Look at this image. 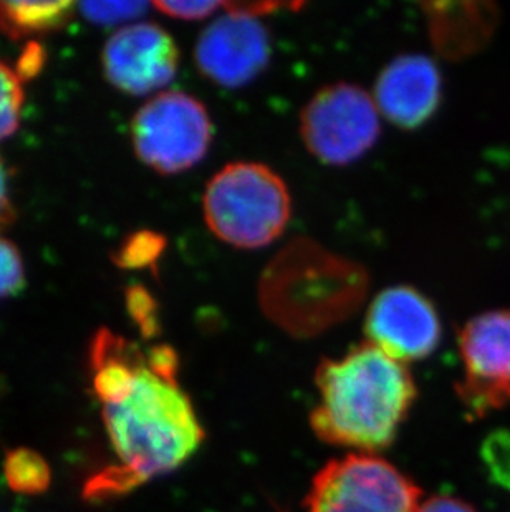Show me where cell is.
Here are the masks:
<instances>
[{
    "instance_id": "obj_1",
    "label": "cell",
    "mask_w": 510,
    "mask_h": 512,
    "mask_svg": "<svg viewBox=\"0 0 510 512\" xmlns=\"http://www.w3.org/2000/svg\"><path fill=\"white\" fill-rule=\"evenodd\" d=\"M90 373L115 461L88 481V499L130 493L198 451L204 431L179 385L173 348L141 350L110 330H98L90 345Z\"/></svg>"
},
{
    "instance_id": "obj_2",
    "label": "cell",
    "mask_w": 510,
    "mask_h": 512,
    "mask_svg": "<svg viewBox=\"0 0 510 512\" xmlns=\"http://www.w3.org/2000/svg\"><path fill=\"white\" fill-rule=\"evenodd\" d=\"M315 382L320 401L310 416L313 431L325 443L355 450L388 448L416 400L405 363L368 340L338 360H322Z\"/></svg>"
},
{
    "instance_id": "obj_3",
    "label": "cell",
    "mask_w": 510,
    "mask_h": 512,
    "mask_svg": "<svg viewBox=\"0 0 510 512\" xmlns=\"http://www.w3.org/2000/svg\"><path fill=\"white\" fill-rule=\"evenodd\" d=\"M365 272L310 242H295L264 276L262 304L295 335H313L357 309Z\"/></svg>"
},
{
    "instance_id": "obj_4",
    "label": "cell",
    "mask_w": 510,
    "mask_h": 512,
    "mask_svg": "<svg viewBox=\"0 0 510 512\" xmlns=\"http://www.w3.org/2000/svg\"><path fill=\"white\" fill-rule=\"evenodd\" d=\"M207 228L239 249L274 242L289 223V189L279 174L260 163L237 161L217 171L203 196Z\"/></svg>"
},
{
    "instance_id": "obj_5",
    "label": "cell",
    "mask_w": 510,
    "mask_h": 512,
    "mask_svg": "<svg viewBox=\"0 0 510 512\" xmlns=\"http://www.w3.org/2000/svg\"><path fill=\"white\" fill-rule=\"evenodd\" d=\"M131 136L145 165L161 174L183 173L206 156L212 123L203 103L188 93L169 90L136 113Z\"/></svg>"
},
{
    "instance_id": "obj_6",
    "label": "cell",
    "mask_w": 510,
    "mask_h": 512,
    "mask_svg": "<svg viewBox=\"0 0 510 512\" xmlns=\"http://www.w3.org/2000/svg\"><path fill=\"white\" fill-rule=\"evenodd\" d=\"M421 491L385 459L348 455L313 478L308 512H416Z\"/></svg>"
},
{
    "instance_id": "obj_7",
    "label": "cell",
    "mask_w": 510,
    "mask_h": 512,
    "mask_svg": "<svg viewBox=\"0 0 510 512\" xmlns=\"http://www.w3.org/2000/svg\"><path fill=\"white\" fill-rule=\"evenodd\" d=\"M375 100L353 83H333L313 95L300 115V135L307 150L325 165L360 160L380 136Z\"/></svg>"
},
{
    "instance_id": "obj_8",
    "label": "cell",
    "mask_w": 510,
    "mask_h": 512,
    "mask_svg": "<svg viewBox=\"0 0 510 512\" xmlns=\"http://www.w3.org/2000/svg\"><path fill=\"white\" fill-rule=\"evenodd\" d=\"M464 377L456 393L469 420L510 405V310H489L462 327Z\"/></svg>"
},
{
    "instance_id": "obj_9",
    "label": "cell",
    "mask_w": 510,
    "mask_h": 512,
    "mask_svg": "<svg viewBox=\"0 0 510 512\" xmlns=\"http://www.w3.org/2000/svg\"><path fill=\"white\" fill-rule=\"evenodd\" d=\"M368 342L398 362L423 360L441 340V322L434 305L421 292L396 285L381 290L366 312Z\"/></svg>"
},
{
    "instance_id": "obj_10",
    "label": "cell",
    "mask_w": 510,
    "mask_h": 512,
    "mask_svg": "<svg viewBox=\"0 0 510 512\" xmlns=\"http://www.w3.org/2000/svg\"><path fill=\"white\" fill-rule=\"evenodd\" d=\"M224 7L227 14L199 35L194 57L207 80L221 87H244L269 63V34L252 15Z\"/></svg>"
},
{
    "instance_id": "obj_11",
    "label": "cell",
    "mask_w": 510,
    "mask_h": 512,
    "mask_svg": "<svg viewBox=\"0 0 510 512\" xmlns=\"http://www.w3.org/2000/svg\"><path fill=\"white\" fill-rule=\"evenodd\" d=\"M102 60L111 85L131 95H146L173 80L179 50L173 37L159 25L135 24L111 35Z\"/></svg>"
},
{
    "instance_id": "obj_12",
    "label": "cell",
    "mask_w": 510,
    "mask_h": 512,
    "mask_svg": "<svg viewBox=\"0 0 510 512\" xmlns=\"http://www.w3.org/2000/svg\"><path fill=\"white\" fill-rule=\"evenodd\" d=\"M376 107L393 125L414 130L438 110L441 75L424 55H401L380 73L375 85Z\"/></svg>"
},
{
    "instance_id": "obj_13",
    "label": "cell",
    "mask_w": 510,
    "mask_h": 512,
    "mask_svg": "<svg viewBox=\"0 0 510 512\" xmlns=\"http://www.w3.org/2000/svg\"><path fill=\"white\" fill-rule=\"evenodd\" d=\"M75 7L73 2H0V32L10 40L57 32Z\"/></svg>"
},
{
    "instance_id": "obj_14",
    "label": "cell",
    "mask_w": 510,
    "mask_h": 512,
    "mask_svg": "<svg viewBox=\"0 0 510 512\" xmlns=\"http://www.w3.org/2000/svg\"><path fill=\"white\" fill-rule=\"evenodd\" d=\"M4 474L9 488L20 494L45 493L52 481L50 466L44 456L27 448L7 453Z\"/></svg>"
},
{
    "instance_id": "obj_15",
    "label": "cell",
    "mask_w": 510,
    "mask_h": 512,
    "mask_svg": "<svg viewBox=\"0 0 510 512\" xmlns=\"http://www.w3.org/2000/svg\"><path fill=\"white\" fill-rule=\"evenodd\" d=\"M22 105V78L0 60V141L7 140L19 128Z\"/></svg>"
},
{
    "instance_id": "obj_16",
    "label": "cell",
    "mask_w": 510,
    "mask_h": 512,
    "mask_svg": "<svg viewBox=\"0 0 510 512\" xmlns=\"http://www.w3.org/2000/svg\"><path fill=\"white\" fill-rule=\"evenodd\" d=\"M163 237L154 232H136L128 237L113 256V261L125 269H141L151 266L163 251Z\"/></svg>"
},
{
    "instance_id": "obj_17",
    "label": "cell",
    "mask_w": 510,
    "mask_h": 512,
    "mask_svg": "<svg viewBox=\"0 0 510 512\" xmlns=\"http://www.w3.org/2000/svg\"><path fill=\"white\" fill-rule=\"evenodd\" d=\"M481 456L492 483L510 491V431L497 430L487 436Z\"/></svg>"
},
{
    "instance_id": "obj_18",
    "label": "cell",
    "mask_w": 510,
    "mask_h": 512,
    "mask_svg": "<svg viewBox=\"0 0 510 512\" xmlns=\"http://www.w3.org/2000/svg\"><path fill=\"white\" fill-rule=\"evenodd\" d=\"M25 285L24 261L19 249L0 237V300L19 294Z\"/></svg>"
},
{
    "instance_id": "obj_19",
    "label": "cell",
    "mask_w": 510,
    "mask_h": 512,
    "mask_svg": "<svg viewBox=\"0 0 510 512\" xmlns=\"http://www.w3.org/2000/svg\"><path fill=\"white\" fill-rule=\"evenodd\" d=\"M150 5L146 2H87L78 5L82 14L93 24H118L123 20L135 19L143 14Z\"/></svg>"
},
{
    "instance_id": "obj_20",
    "label": "cell",
    "mask_w": 510,
    "mask_h": 512,
    "mask_svg": "<svg viewBox=\"0 0 510 512\" xmlns=\"http://www.w3.org/2000/svg\"><path fill=\"white\" fill-rule=\"evenodd\" d=\"M126 305L131 317L135 319L145 337H151L158 330V319H156V305L148 290L140 285L128 289L126 294Z\"/></svg>"
},
{
    "instance_id": "obj_21",
    "label": "cell",
    "mask_w": 510,
    "mask_h": 512,
    "mask_svg": "<svg viewBox=\"0 0 510 512\" xmlns=\"http://www.w3.org/2000/svg\"><path fill=\"white\" fill-rule=\"evenodd\" d=\"M154 7L163 14L181 20H201L214 14L224 4L217 2H154Z\"/></svg>"
},
{
    "instance_id": "obj_22",
    "label": "cell",
    "mask_w": 510,
    "mask_h": 512,
    "mask_svg": "<svg viewBox=\"0 0 510 512\" xmlns=\"http://www.w3.org/2000/svg\"><path fill=\"white\" fill-rule=\"evenodd\" d=\"M44 67V50L39 44H29L27 49L24 50V54L20 57L19 68L17 73L19 77L24 78L35 77L37 73Z\"/></svg>"
},
{
    "instance_id": "obj_23",
    "label": "cell",
    "mask_w": 510,
    "mask_h": 512,
    "mask_svg": "<svg viewBox=\"0 0 510 512\" xmlns=\"http://www.w3.org/2000/svg\"><path fill=\"white\" fill-rule=\"evenodd\" d=\"M416 512H476L464 503L461 499L451 498V496H436L429 499L428 503L419 506Z\"/></svg>"
},
{
    "instance_id": "obj_24",
    "label": "cell",
    "mask_w": 510,
    "mask_h": 512,
    "mask_svg": "<svg viewBox=\"0 0 510 512\" xmlns=\"http://www.w3.org/2000/svg\"><path fill=\"white\" fill-rule=\"evenodd\" d=\"M12 218H14V209L10 206L7 179H5L4 168L0 165V226L9 224Z\"/></svg>"
}]
</instances>
